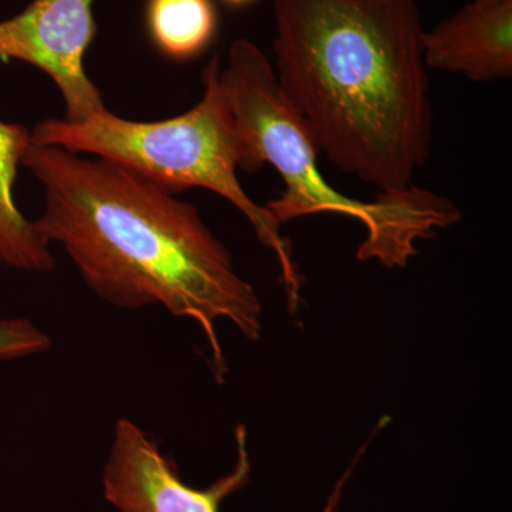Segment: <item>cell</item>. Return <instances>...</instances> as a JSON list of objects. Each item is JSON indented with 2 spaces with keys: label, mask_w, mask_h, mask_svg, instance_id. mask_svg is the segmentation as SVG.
<instances>
[{
  "label": "cell",
  "mask_w": 512,
  "mask_h": 512,
  "mask_svg": "<svg viewBox=\"0 0 512 512\" xmlns=\"http://www.w3.org/2000/svg\"><path fill=\"white\" fill-rule=\"evenodd\" d=\"M30 141L28 128L0 120V265L46 274L55 269V255L15 201L19 167Z\"/></svg>",
  "instance_id": "obj_8"
},
{
  "label": "cell",
  "mask_w": 512,
  "mask_h": 512,
  "mask_svg": "<svg viewBox=\"0 0 512 512\" xmlns=\"http://www.w3.org/2000/svg\"><path fill=\"white\" fill-rule=\"evenodd\" d=\"M13 512H18V511H13Z\"/></svg>",
  "instance_id": "obj_12"
},
{
  "label": "cell",
  "mask_w": 512,
  "mask_h": 512,
  "mask_svg": "<svg viewBox=\"0 0 512 512\" xmlns=\"http://www.w3.org/2000/svg\"><path fill=\"white\" fill-rule=\"evenodd\" d=\"M222 2L227 3L229 6H234V8H244V6L254 3L255 0H222Z\"/></svg>",
  "instance_id": "obj_11"
},
{
  "label": "cell",
  "mask_w": 512,
  "mask_h": 512,
  "mask_svg": "<svg viewBox=\"0 0 512 512\" xmlns=\"http://www.w3.org/2000/svg\"><path fill=\"white\" fill-rule=\"evenodd\" d=\"M247 439V430L239 426L234 470L210 487L194 488L181 480L150 433L133 420L119 419L101 477L104 498L119 512H220L222 501L241 490L251 476ZM350 470L336 484L323 512L338 511Z\"/></svg>",
  "instance_id": "obj_5"
},
{
  "label": "cell",
  "mask_w": 512,
  "mask_h": 512,
  "mask_svg": "<svg viewBox=\"0 0 512 512\" xmlns=\"http://www.w3.org/2000/svg\"><path fill=\"white\" fill-rule=\"evenodd\" d=\"M429 69L491 83L512 76V0H471L424 32Z\"/></svg>",
  "instance_id": "obj_7"
},
{
  "label": "cell",
  "mask_w": 512,
  "mask_h": 512,
  "mask_svg": "<svg viewBox=\"0 0 512 512\" xmlns=\"http://www.w3.org/2000/svg\"><path fill=\"white\" fill-rule=\"evenodd\" d=\"M52 339L26 318L0 319V363L43 355Z\"/></svg>",
  "instance_id": "obj_10"
},
{
  "label": "cell",
  "mask_w": 512,
  "mask_h": 512,
  "mask_svg": "<svg viewBox=\"0 0 512 512\" xmlns=\"http://www.w3.org/2000/svg\"><path fill=\"white\" fill-rule=\"evenodd\" d=\"M96 0H32L13 18L0 20V60H19L42 70L62 93L69 123L106 109L84 57L96 39Z\"/></svg>",
  "instance_id": "obj_6"
},
{
  "label": "cell",
  "mask_w": 512,
  "mask_h": 512,
  "mask_svg": "<svg viewBox=\"0 0 512 512\" xmlns=\"http://www.w3.org/2000/svg\"><path fill=\"white\" fill-rule=\"evenodd\" d=\"M220 77L237 127L239 170L252 174L268 164L284 180L282 194L265 204L279 224L322 212L353 218L367 231L357 248L360 261L404 268L417 241L460 222L453 201L417 185L379 192L370 202L335 190L320 173L318 147L279 89L271 60L255 43L235 40Z\"/></svg>",
  "instance_id": "obj_3"
},
{
  "label": "cell",
  "mask_w": 512,
  "mask_h": 512,
  "mask_svg": "<svg viewBox=\"0 0 512 512\" xmlns=\"http://www.w3.org/2000/svg\"><path fill=\"white\" fill-rule=\"evenodd\" d=\"M146 26L161 55L185 62L214 42L218 13L212 0H147Z\"/></svg>",
  "instance_id": "obj_9"
},
{
  "label": "cell",
  "mask_w": 512,
  "mask_h": 512,
  "mask_svg": "<svg viewBox=\"0 0 512 512\" xmlns=\"http://www.w3.org/2000/svg\"><path fill=\"white\" fill-rule=\"evenodd\" d=\"M220 55L205 64L204 94L192 109L161 121L121 119L106 109L79 123L47 119L30 130L37 146L113 161L178 195L191 188L221 195L242 212L256 238L274 252L289 306L301 301L302 276L281 224L256 204L239 183V141L231 106L221 83Z\"/></svg>",
  "instance_id": "obj_4"
},
{
  "label": "cell",
  "mask_w": 512,
  "mask_h": 512,
  "mask_svg": "<svg viewBox=\"0 0 512 512\" xmlns=\"http://www.w3.org/2000/svg\"><path fill=\"white\" fill-rule=\"evenodd\" d=\"M275 76L319 153L379 192L430 156L433 107L417 0H274Z\"/></svg>",
  "instance_id": "obj_2"
},
{
  "label": "cell",
  "mask_w": 512,
  "mask_h": 512,
  "mask_svg": "<svg viewBox=\"0 0 512 512\" xmlns=\"http://www.w3.org/2000/svg\"><path fill=\"white\" fill-rule=\"evenodd\" d=\"M22 165L45 192L35 222L47 244L60 245L84 284L124 311L163 306L204 330L215 372L224 353L215 322L228 320L249 340L262 333V305L239 276L228 248L191 202L143 175L99 157L30 141Z\"/></svg>",
  "instance_id": "obj_1"
}]
</instances>
